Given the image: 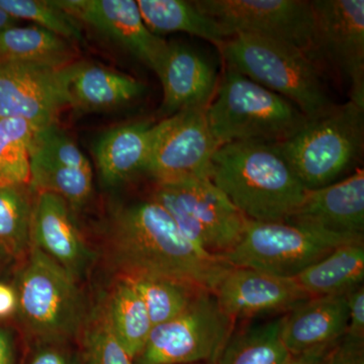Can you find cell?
I'll return each mask as SVG.
<instances>
[{"mask_svg":"<svg viewBox=\"0 0 364 364\" xmlns=\"http://www.w3.org/2000/svg\"><path fill=\"white\" fill-rule=\"evenodd\" d=\"M18 338L13 326L0 320V364H16Z\"/></svg>","mask_w":364,"mask_h":364,"instance_id":"36","label":"cell"},{"mask_svg":"<svg viewBox=\"0 0 364 364\" xmlns=\"http://www.w3.org/2000/svg\"><path fill=\"white\" fill-rule=\"evenodd\" d=\"M144 23L154 35L186 33L220 46L229 35L214 18L198 9L195 2L183 0H139Z\"/></svg>","mask_w":364,"mask_h":364,"instance_id":"25","label":"cell"},{"mask_svg":"<svg viewBox=\"0 0 364 364\" xmlns=\"http://www.w3.org/2000/svg\"><path fill=\"white\" fill-rule=\"evenodd\" d=\"M0 260H9V259H6V258L2 257V256H0Z\"/></svg>","mask_w":364,"mask_h":364,"instance_id":"40","label":"cell"},{"mask_svg":"<svg viewBox=\"0 0 364 364\" xmlns=\"http://www.w3.org/2000/svg\"><path fill=\"white\" fill-rule=\"evenodd\" d=\"M16 308V294L14 287L0 282V320L14 315Z\"/></svg>","mask_w":364,"mask_h":364,"instance_id":"38","label":"cell"},{"mask_svg":"<svg viewBox=\"0 0 364 364\" xmlns=\"http://www.w3.org/2000/svg\"><path fill=\"white\" fill-rule=\"evenodd\" d=\"M74 44L33 25L13 26L0 33V61L62 69L76 61Z\"/></svg>","mask_w":364,"mask_h":364,"instance_id":"24","label":"cell"},{"mask_svg":"<svg viewBox=\"0 0 364 364\" xmlns=\"http://www.w3.org/2000/svg\"><path fill=\"white\" fill-rule=\"evenodd\" d=\"M156 124L138 122L107 132L95 148L100 177L107 186H117L145 171L154 141Z\"/></svg>","mask_w":364,"mask_h":364,"instance_id":"22","label":"cell"},{"mask_svg":"<svg viewBox=\"0 0 364 364\" xmlns=\"http://www.w3.org/2000/svg\"><path fill=\"white\" fill-rule=\"evenodd\" d=\"M78 21L92 26L119 47L156 71L168 43L144 23L134 0H56Z\"/></svg>","mask_w":364,"mask_h":364,"instance_id":"15","label":"cell"},{"mask_svg":"<svg viewBox=\"0 0 364 364\" xmlns=\"http://www.w3.org/2000/svg\"><path fill=\"white\" fill-rule=\"evenodd\" d=\"M282 316L235 329L217 364H286L291 354L282 339Z\"/></svg>","mask_w":364,"mask_h":364,"instance_id":"27","label":"cell"},{"mask_svg":"<svg viewBox=\"0 0 364 364\" xmlns=\"http://www.w3.org/2000/svg\"><path fill=\"white\" fill-rule=\"evenodd\" d=\"M218 145L242 141L279 143L306 123L293 102L227 67L205 109Z\"/></svg>","mask_w":364,"mask_h":364,"instance_id":"4","label":"cell"},{"mask_svg":"<svg viewBox=\"0 0 364 364\" xmlns=\"http://www.w3.org/2000/svg\"><path fill=\"white\" fill-rule=\"evenodd\" d=\"M348 309L345 294L316 296L282 316V339L291 355L331 346L346 333Z\"/></svg>","mask_w":364,"mask_h":364,"instance_id":"21","label":"cell"},{"mask_svg":"<svg viewBox=\"0 0 364 364\" xmlns=\"http://www.w3.org/2000/svg\"><path fill=\"white\" fill-rule=\"evenodd\" d=\"M36 129L23 119H0V186H28Z\"/></svg>","mask_w":364,"mask_h":364,"instance_id":"29","label":"cell"},{"mask_svg":"<svg viewBox=\"0 0 364 364\" xmlns=\"http://www.w3.org/2000/svg\"><path fill=\"white\" fill-rule=\"evenodd\" d=\"M327 364H364V341L342 337L330 351Z\"/></svg>","mask_w":364,"mask_h":364,"instance_id":"35","label":"cell"},{"mask_svg":"<svg viewBox=\"0 0 364 364\" xmlns=\"http://www.w3.org/2000/svg\"><path fill=\"white\" fill-rule=\"evenodd\" d=\"M0 7L16 20L31 21L72 44L83 43L80 23L50 0H0Z\"/></svg>","mask_w":364,"mask_h":364,"instance_id":"31","label":"cell"},{"mask_svg":"<svg viewBox=\"0 0 364 364\" xmlns=\"http://www.w3.org/2000/svg\"><path fill=\"white\" fill-rule=\"evenodd\" d=\"M212 181L251 221H287L306 189L272 144L242 141L220 146Z\"/></svg>","mask_w":364,"mask_h":364,"instance_id":"2","label":"cell"},{"mask_svg":"<svg viewBox=\"0 0 364 364\" xmlns=\"http://www.w3.org/2000/svg\"><path fill=\"white\" fill-rule=\"evenodd\" d=\"M82 331L83 364H133L112 334L104 306L87 318Z\"/></svg>","mask_w":364,"mask_h":364,"instance_id":"32","label":"cell"},{"mask_svg":"<svg viewBox=\"0 0 364 364\" xmlns=\"http://www.w3.org/2000/svg\"><path fill=\"white\" fill-rule=\"evenodd\" d=\"M140 294L153 327L181 315L203 289L163 277H128Z\"/></svg>","mask_w":364,"mask_h":364,"instance_id":"30","label":"cell"},{"mask_svg":"<svg viewBox=\"0 0 364 364\" xmlns=\"http://www.w3.org/2000/svg\"><path fill=\"white\" fill-rule=\"evenodd\" d=\"M287 221L339 236L363 238V169L343 181L306 191L301 205Z\"/></svg>","mask_w":364,"mask_h":364,"instance_id":"18","label":"cell"},{"mask_svg":"<svg viewBox=\"0 0 364 364\" xmlns=\"http://www.w3.org/2000/svg\"><path fill=\"white\" fill-rule=\"evenodd\" d=\"M150 198L167 210L186 238L219 257L235 247L247 226L249 219L212 179L156 183Z\"/></svg>","mask_w":364,"mask_h":364,"instance_id":"8","label":"cell"},{"mask_svg":"<svg viewBox=\"0 0 364 364\" xmlns=\"http://www.w3.org/2000/svg\"><path fill=\"white\" fill-rule=\"evenodd\" d=\"M348 309V324L344 336L364 341V286L354 287L345 294Z\"/></svg>","mask_w":364,"mask_h":364,"instance_id":"34","label":"cell"},{"mask_svg":"<svg viewBox=\"0 0 364 364\" xmlns=\"http://www.w3.org/2000/svg\"><path fill=\"white\" fill-rule=\"evenodd\" d=\"M30 188L60 196L72 210L92 193V168L76 143L56 124L36 131L31 152Z\"/></svg>","mask_w":364,"mask_h":364,"instance_id":"13","label":"cell"},{"mask_svg":"<svg viewBox=\"0 0 364 364\" xmlns=\"http://www.w3.org/2000/svg\"><path fill=\"white\" fill-rule=\"evenodd\" d=\"M104 309L112 334L134 360L149 338L153 325L130 279L119 277Z\"/></svg>","mask_w":364,"mask_h":364,"instance_id":"26","label":"cell"},{"mask_svg":"<svg viewBox=\"0 0 364 364\" xmlns=\"http://www.w3.org/2000/svg\"><path fill=\"white\" fill-rule=\"evenodd\" d=\"M16 277V315L35 342H70L87 316L77 279L39 249L31 246Z\"/></svg>","mask_w":364,"mask_h":364,"instance_id":"3","label":"cell"},{"mask_svg":"<svg viewBox=\"0 0 364 364\" xmlns=\"http://www.w3.org/2000/svg\"><path fill=\"white\" fill-rule=\"evenodd\" d=\"M200 11L220 23L230 38L238 33L279 41L315 62L312 2L303 0H198Z\"/></svg>","mask_w":364,"mask_h":364,"instance_id":"10","label":"cell"},{"mask_svg":"<svg viewBox=\"0 0 364 364\" xmlns=\"http://www.w3.org/2000/svg\"><path fill=\"white\" fill-rule=\"evenodd\" d=\"M72 210L63 198L54 193H35L31 246L78 279L90 269L95 254L76 226Z\"/></svg>","mask_w":364,"mask_h":364,"instance_id":"17","label":"cell"},{"mask_svg":"<svg viewBox=\"0 0 364 364\" xmlns=\"http://www.w3.org/2000/svg\"><path fill=\"white\" fill-rule=\"evenodd\" d=\"M161 81V112L166 117L193 109H207L217 90L215 69L200 53L171 43L155 71Z\"/></svg>","mask_w":364,"mask_h":364,"instance_id":"19","label":"cell"},{"mask_svg":"<svg viewBox=\"0 0 364 364\" xmlns=\"http://www.w3.org/2000/svg\"><path fill=\"white\" fill-rule=\"evenodd\" d=\"M360 240L296 223L248 220L240 240L221 258L233 267L294 279L334 249Z\"/></svg>","mask_w":364,"mask_h":364,"instance_id":"7","label":"cell"},{"mask_svg":"<svg viewBox=\"0 0 364 364\" xmlns=\"http://www.w3.org/2000/svg\"><path fill=\"white\" fill-rule=\"evenodd\" d=\"M35 193L28 186H0V256L18 259L31 248Z\"/></svg>","mask_w":364,"mask_h":364,"instance_id":"28","label":"cell"},{"mask_svg":"<svg viewBox=\"0 0 364 364\" xmlns=\"http://www.w3.org/2000/svg\"><path fill=\"white\" fill-rule=\"evenodd\" d=\"M315 61L326 59L349 83L350 100L364 109V1L315 0Z\"/></svg>","mask_w":364,"mask_h":364,"instance_id":"12","label":"cell"},{"mask_svg":"<svg viewBox=\"0 0 364 364\" xmlns=\"http://www.w3.org/2000/svg\"><path fill=\"white\" fill-rule=\"evenodd\" d=\"M109 246L121 277H163L212 293L233 267L186 238L167 210L151 198L112 213Z\"/></svg>","mask_w":364,"mask_h":364,"instance_id":"1","label":"cell"},{"mask_svg":"<svg viewBox=\"0 0 364 364\" xmlns=\"http://www.w3.org/2000/svg\"><path fill=\"white\" fill-rule=\"evenodd\" d=\"M205 109H186L156 124L144 171L156 183L212 179L213 157L219 145L210 132Z\"/></svg>","mask_w":364,"mask_h":364,"instance_id":"11","label":"cell"},{"mask_svg":"<svg viewBox=\"0 0 364 364\" xmlns=\"http://www.w3.org/2000/svg\"><path fill=\"white\" fill-rule=\"evenodd\" d=\"M294 279L310 298L345 294L363 284L364 241L339 246Z\"/></svg>","mask_w":364,"mask_h":364,"instance_id":"23","label":"cell"},{"mask_svg":"<svg viewBox=\"0 0 364 364\" xmlns=\"http://www.w3.org/2000/svg\"><path fill=\"white\" fill-rule=\"evenodd\" d=\"M214 294L222 310L233 318L289 312L310 296L294 279L232 267L220 279Z\"/></svg>","mask_w":364,"mask_h":364,"instance_id":"16","label":"cell"},{"mask_svg":"<svg viewBox=\"0 0 364 364\" xmlns=\"http://www.w3.org/2000/svg\"><path fill=\"white\" fill-rule=\"evenodd\" d=\"M331 346L318 347L313 350L291 355L286 364H327Z\"/></svg>","mask_w":364,"mask_h":364,"instance_id":"37","label":"cell"},{"mask_svg":"<svg viewBox=\"0 0 364 364\" xmlns=\"http://www.w3.org/2000/svg\"><path fill=\"white\" fill-rule=\"evenodd\" d=\"M62 69L0 61V119H25L36 131L56 124L68 105Z\"/></svg>","mask_w":364,"mask_h":364,"instance_id":"14","label":"cell"},{"mask_svg":"<svg viewBox=\"0 0 364 364\" xmlns=\"http://www.w3.org/2000/svg\"><path fill=\"white\" fill-rule=\"evenodd\" d=\"M18 21H20L16 20L13 16H9L6 11H4V9L0 7V33H1L2 31L6 30V28L18 26Z\"/></svg>","mask_w":364,"mask_h":364,"instance_id":"39","label":"cell"},{"mask_svg":"<svg viewBox=\"0 0 364 364\" xmlns=\"http://www.w3.org/2000/svg\"><path fill=\"white\" fill-rule=\"evenodd\" d=\"M235 324L214 293L200 291L181 315L152 328L133 364H217Z\"/></svg>","mask_w":364,"mask_h":364,"instance_id":"9","label":"cell"},{"mask_svg":"<svg viewBox=\"0 0 364 364\" xmlns=\"http://www.w3.org/2000/svg\"><path fill=\"white\" fill-rule=\"evenodd\" d=\"M23 364H83V358L70 342H35Z\"/></svg>","mask_w":364,"mask_h":364,"instance_id":"33","label":"cell"},{"mask_svg":"<svg viewBox=\"0 0 364 364\" xmlns=\"http://www.w3.org/2000/svg\"><path fill=\"white\" fill-rule=\"evenodd\" d=\"M189 364H214V363H189Z\"/></svg>","mask_w":364,"mask_h":364,"instance_id":"41","label":"cell"},{"mask_svg":"<svg viewBox=\"0 0 364 364\" xmlns=\"http://www.w3.org/2000/svg\"><path fill=\"white\" fill-rule=\"evenodd\" d=\"M218 48L229 68L287 98L309 119L334 105L315 62L293 46L238 33Z\"/></svg>","mask_w":364,"mask_h":364,"instance_id":"6","label":"cell"},{"mask_svg":"<svg viewBox=\"0 0 364 364\" xmlns=\"http://www.w3.org/2000/svg\"><path fill=\"white\" fill-rule=\"evenodd\" d=\"M363 112L351 100L334 105L272 144L306 191L334 183L358 159L363 148Z\"/></svg>","mask_w":364,"mask_h":364,"instance_id":"5","label":"cell"},{"mask_svg":"<svg viewBox=\"0 0 364 364\" xmlns=\"http://www.w3.org/2000/svg\"><path fill=\"white\" fill-rule=\"evenodd\" d=\"M62 78L68 105L81 112L119 109L145 91L141 81L92 62H74L62 69Z\"/></svg>","mask_w":364,"mask_h":364,"instance_id":"20","label":"cell"}]
</instances>
